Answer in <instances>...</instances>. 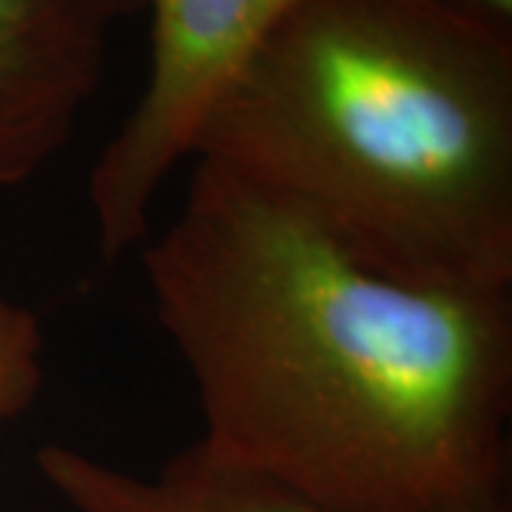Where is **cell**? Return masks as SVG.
<instances>
[{
    "label": "cell",
    "instance_id": "obj_7",
    "mask_svg": "<svg viewBox=\"0 0 512 512\" xmlns=\"http://www.w3.org/2000/svg\"><path fill=\"white\" fill-rule=\"evenodd\" d=\"M461 3L473 6V9L484 12V15H490V18L512 23V0H461Z\"/></svg>",
    "mask_w": 512,
    "mask_h": 512
},
{
    "label": "cell",
    "instance_id": "obj_3",
    "mask_svg": "<svg viewBox=\"0 0 512 512\" xmlns=\"http://www.w3.org/2000/svg\"><path fill=\"white\" fill-rule=\"evenodd\" d=\"M302 0H143L151 12L148 77L89 174L97 248L120 259L146 242L154 205L188 163L208 106L262 37Z\"/></svg>",
    "mask_w": 512,
    "mask_h": 512
},
{
    "label": "cell",
    "instance_id": "obj_2",
    "mask_svg": "<svg viewBox=\"0 0 512 512\" xmlns=\"http://www.w3.org/2000/svg\"><path fill=\"white\" fill-rule=\"evenodd\" d=\"M188 163L396 279L512 291V23L461 0H302Z\"/></svg>",
    "mask_w": 512,
    "mask_h": 512
},
{
    "label": "cell",
    "instance_id": "obj_6",
    "mask_svg": "<svg viewBox=\"0 0 512 512\" xmlns=\"http://www.w3.org/2000/svg\"><path fill=\"white\" fill-rule=\"evenodd\" d=\"M46 382V330L26 302L0 291V424L29 413Z\"/></svg>",
    "mask_w": 512,
    "mask_h": 512
},
{
    "label": "cell",
    "instance_id": "obj_1",
    "mask_svg": "<svg viewBox=\"0 0 512 512\" xmlns=\"http://www.w3.org/2000/svg\"><path fill=\"white\" fill-rule=\"evenodd\" d=\"M143 271L214 453L325 512H512V291L373 271L202 163Z\"/></svg>",
    "mask_w": 512,
    "mask_h": 512
},
{
    "label": "cell",
    "instance_id": "obj_4",
    "mask_svg": "<svg viewBox=\"0 0 512 512\" xmlns=\"http://www.w3.org/2000/svg\"><path fill=\"white\" fill-rule=\"evenodd\" d=\"M143 0H0V191L72 143L120 23Z\"/></svg>",
    "mask_w": 512,
    "mask_h": 512
},
{
    "label": "cell",
    "instance_id": "obj_5",
    "mask_svg": "<svg viewBox=\"0 0 512 512\" xmlns=\"http://www.w3.org/2000/svg\"><path fill=\"white\" fill-rule=\"evenodd\" d=\"M35 467L72 512H325L200 439L174 453L157 473H131L72 444H43Z\"/></svg>",
    "mask_w": 512,
    "mask_h": 512
}]
</instances>
